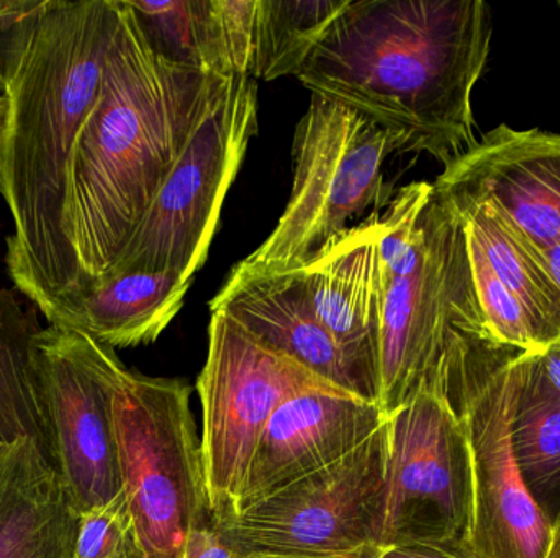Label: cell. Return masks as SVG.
I'll list each match as a JSON object with an SVG mask.
<instances>
[{
	"label": "cell",
	"instance_id": "cell-8",
	"mask_svg": "<svg viewBox=\"0 0 560 558\" xmlns=\"http://www.w3.org/2000/svg\"><path fill=\"white\" fill-rule=\"evenodd\" d=\"M256 130V82L226 79L107 275L171 272L194 281Z\"/></svg>",
	"mask_w": 560,
	"mask_h": 558
},
{
	"label": "cell",
	"instance_id": "cell-34",
	"mask_svg": "<svg viewBox=\"0 0 560 558\" xmlns=\"http://www.w3.org/2000/svg\"><path fill=\"white\" fill-rule=\"evenodd\" d=\"M382 550L378 547H369V549L359 550V553L349 554V556L322 557V558H377ZM243 558V557H242Z\"/></svg>",
	"mask_w": 560,
	"mask_h": 558
},
{
	"label": "cell",
	"instance_id": "cell-33",
	"mask_svg": "<svg viewBox=\"0 0 560 558\" xmlns=\"http://www.w3.org/2000/svg\"><path fill=\"white\" fill-rule=\"evenodd\" d=\"M546 558H560V510L555 523L551 524V543Z\"/></svg>",
	"mask_w": 560,
	"mask_h": 558
},
{
	"label": "cell",
	"instance_id": "cell-27",
	"mask_svg": "<svg viewBox=\"0 0 560 558\" xmlns=\"http://www.w3.org/2000/svg\"><path fill=\"white\" fill-rule=\"evenodd\" d=\"M48 0H0V88L7 92Z\"/></svg>",
	"mask_w": 560,
	"mask_h": 558
},
{
	"label": "cell",
	"instance_id": "cell-29",
	"mask_svg": "<svg viewBox=\"0 0 560 558\" xmlns=\"http://www.w3.org/2000/svg\"><path fill=\"white\" fill-rule=\"evenodd\" d=\"M377 558H477L464 550L444 549V547L407 546L382 550Z\"/></svg>",
	"mask_w": 560,
	"mask_h": 558
},
{
	"label": "cell",
	"instance_id": "cell-11",
	"mask_svg": "<svg viewBox=\"0 0 560 558\" xmlns=\"http://www.w3.org/2000/svg\"><path fill=\"white\" fill-rule=\"evenodd\" d=\"M388 465L378 549L431 546L469 553L472 462L466 428L441 387L387 419Z\"/></svg>",
	"mask_w": 560,
	"mask_h": 558
},
{
	"label": "cell",
	"instance_id": "cell-26",
	"mask_svg": "<svg viewBox=\"0 0 560 558\" xmlns=\"http://www.w3.org/2000/svg\"><path fill=\"white\" fill-rule=\"evenodd\" d=\"M217 7L230 75L253 79L259 0H217Z\"/></svg>",
	"mask_w": 560,
	"mask_h": 558
},
{
	"label": "cell",
	"instance_id": "cell-5",
	"mask_svg": "<svg viewBox=\"0 0 560 558\" xmlns=\"http://www.w3.org/2000/svg\"><path fill=\"white\" fill-rule=\"evenodd\" d=\"M522 351L495 343L486 330L454 334L443 393L466 428L472 462L469 553L477 558H546L551 524L526 490L512 444V415Z\"/></svg>",
	"mask_w": 560,
	"mask_h": 558
},
{
	"label": "cell",
	"instance_id": "cell-19",
	"mask_svg": "<svg viewBox=\"0 0 560 558\" xmlns=\"http://www.w3.org/2000/svg\"><path fill=\"white\" fill-rule=\"evenodd\" d=\"M450 203L463 218L466 238L482 251L500 281L522 301L549 346L555 344L560 340V287L542 249L492 202Z\"/></svg>",
	"mask_w": 560,
	"mask_h": 558
},
{
	"label": "cell",
	"instance_id": "cell-18",
	"mask_svg": "<svg viewBox=\"0 0 560 558\" xmlns=\"http://www.w3.org/2000/svg\"><path fill=\"white\" fill-rule=\"evenodd\" d=\"M192 281L171 272L105 275L49 318V327L89 334L104 346L151 344L177 317Z\"/></svg>",
	"mask_w": 560,
	"mask_h": 558
},
{
	"label": "cell",
	"instance_id": "cell-7",
	"mask_svg": "<svg viewBox=\"0 0 560 558\" xmlns=\"http://www.w3.org/2000/svg\"><path fill=\"white\" fill-rule=\"evenodd\" d=\"M398 143L351 108L312 95L293 136V186L275 231L232 271L266 277L300 271L368 206L387 202L384 164ZM400 154V153H398Z\"/></svg>",
	"mask_w": 560,
	"mask_h": 558
},
{
	"label": "cell",
	"instance_id": "cell-24",
	"mask_svg": "<svg viewBox=\"0 0 560 558\" xmlns=\"http://www.w3.org/2000/svg\"><path fill=\"white\" fill-rule=\"evenodd\" d=\"M474 290L487 334L495 343L522 353H542L549 344L532 314L505 287L479 248L466 238Z\"/></svg>",
	"mask_w": 560,
	"mask_h": 558
},
{
	"label": "cell",
	"instance_id": "cell-25",
	"mask_svg": "<svg viewBox=\"0 0 560 558\" xmlns=\"http://www.w3.org/2000/svg\"><path fill=\"white\" fill-rule=\"evenodd\" d=\"M74 558H130V523L124 497L79 517Z\"/></svg>",
	"mask_w": 560,
	"mask_h": 558
},
{
	"label": "cell",
	"instance_id": "cell-17",
	"mask_svg": "<svg viewBox=\"0 0 560 558\" xmlns=\"http://www.w3.org/2000/svg\"><path fill=\"white\" fill-rule=\"evenodd\" d=\"M79 513L36 439L0 442V558H74Z\"/></svg>",
	"mask_w": 560,
	"mask_h": 558
},
{
	"label": "cell",
	"instance_id": "cell-12",
	"mask_svg": "<svg viewBox=\"0 0 560 558\" xmlns=\"http://www.w3.org/2000/svg\"><path fill=\"white\" fill-rule=\"evenodd\" d=\"M55 465L79 517L124 497L114 392L124 364L89 334L48 327L35 337Z\"/></svg>",
	"mask_w": 560,
	"mask_h": 558
},
{
	"label": "cell",
	"instance_id": "cell-35",
	"mask_svg": "<svg viewBox=\"0 0 560 558\" xmlns=\"http://www.w3.org/2000/svg\"><path fill=\"white\" fill-rule=\"evenodd\" d=\"M559 5H560V3H559Z\"/></svg>",
	"mask_w": 560,
	"mask_h": 558
},
{
	"label": "cell",
	"instance_id": "cell-16",
	"mask_svg": "<svg viewBox=\"0 0 560 558\" xmlns=\"http://www.w3.org/2000/svg\"><path fill=\"white\" fill-rule=\"evenodd\" d=\"M210 310L223 311L276 353L359 399L378 403L377 393L355 372L316 317L302 272L266 277L230 274Z\"/></svg>",
	"mask_w": 560,
	"mask_h": 558
},
{
	"label": "cell",
	"instance_id": "cell-28",
	"mask_svg": "<svg viewBox=\"0 0 560 558\" xmlns=\"http://www.w3.org/2000/svg\"><path fill=\"white\" fill-rule=\"evenodd\" d=\"M183 558H242L220 536L212 521L197 526L187 539Z\"/></svg>",
	"mask_w": 560,
	"mask_h": 558
},
{
	"label": "cell",
	"instance_id": "cell-3",
	"mask_svg": "<svg viewBox=\"0 0 560 558\" xmlns=\"http://www.w3.org/2000/svg\"><path fill=\"white\" fill-rule=\"evenodd\" d=\"M101 88L79 134L68 187V226L84 292L112 271L229 78L154 55L127 0ZM81 295V294H79Z\"/></svg>",
	"mask_w": 560,
	"mask_h": 558
},
{
	"label": "cell",
	"instance_id": "cell-4",
	"mask_svg": "<svg viewBox=\"0 0 560 558\" xmlns=\"http://www.w3.org/2000/svg\"><path fill=\"white\" fill-rule=\"evenodd\" d=\"M378 256V406L388 419L421 390L441 387L457 330L486 324L463 218L430 182L401 187L388 203Z\"/></svg>",
	"mask_w": 560,
	"mask_h": 558
},
{
	"label": "cell",
	"instance_id": "cell-13",
	"mask_svg": "<svg viewBox=\"0 0 560 558\" xmlns=\"http://www.w3.org/2000/svg\"><path fill=\"white\" fill-rule=\"evenodd\" d=\"M453 203L492 202L546 249L560 238V134L500 124L433 182Z\"/></svg>",
	"mask_w": 560,
	"mask_h": 558
},
{
	"label": "cell",
	"instance_id": "cell-2",
	"mask_svg": "<svg viewBox=\"0 0 560 558\" xmlns=\"http://www.w3.org/2000/svg\"><path fill=\"white\" fill-rule=\"evenodd\" d=\"M492 29L482 0H351L296 79L447 167L477 141Z\"/></svg>",
	"mask_w": 560,
	"mask_h": 558
},
{
	"label": "cell",
	"instance_id": "cell-10",
	"mask_svg": "<svg viewBox=\"0 0 560 558\" xmlns=\"http://www.w3.org/2000/svg\"><path fill=\"white\" fill-rule=\"evenodd\" d=\"M312 390L341 389L265 346L229 314L212 311L209 353L197 379L210 520L235 514L253 455L276 409Z\"/></svg>",
	"mask_w": 560,
	"mask_h": 558
},
{
	"label": "cell",
	"instance_id": "cell-23",
	"mask_svg": "<svg viewBox=\"0 0 560 558\" xmlns=\"http://www.w3.org/2000/svg\"><path fill=\"white\" fill-rule=\"evenodd\" d=\"M351 0H259L253 79L299 75Z\"/></svg>",
	"mask_w": 560,
	"mask_h": 558
},
{
	"label": "cell",
	"instance_id": "cell-22",
	"mask_svg": "<svg viewBox=\"0 0 560 558\" xmlns=\"http://www.w3.org/2000/svg\"><path fill=\"white\" fill-rule=\"evenodd\" d=\"M127 3L154 55L190 71L232 78L217 0H127Z\"/></svg>",
	"mask_w": 560,
	"mask_h": 558
},
{
	"label": "cell",
	"instance_id": "cell-30",
	"mask_svg": "<svg viewBox=\"0 0 560 558\" xmlns=\"http://www.w3.org/2000/svg\"><path fill=\"white\" fill-rule=\"evenodd\" d=\"M539 363H541L542 373H545L552 389L560 393V340L539 353Z\"/></svg>",
	"mask_w": 560,
	"mask_h": 558
},
{
	"label": "cell",
	"instance_id": "cell-9",
	"mask_svg": "<svg viewBox=\"0 0 560 558\" xmlns=\"http://www.w3.org/2000/svg\"><path fill=\"white\" fill-rule=\"evenodd\" d=\"M387 465L385 423L328 467L235 517L210 521L243 558L339 557L378 547Z\"/></svg>",
	"mask_w": 560,
	"mask_h": 558
},
{
	"label": "cell",
	"instance_id": "cell-31",
	"mask_svg": "<svg viewBox=\"0 0 560 558\" xmlns=\"http://www.w3.org/2000/svg\"><path fill=\"white\" fill-rule=\"evenodd\" d=\"M10 104L7 92L0 88V173H2L3 147H5L7 127H9Z\"/></svg>",
	"mask_w": 560,
	"mask_h": 558
},
{
	"label": "cell",
	"instance_id": "cell-6",
	"mask_svg": "<svg viewBox=\"0 0 560 558\" xmlns=\"http://www.w3.org/2000/svg\"><path fill=\"white\" fill-rule=\"evenodd\" d=\"M114 425L130 558H183L192 531L210 518L189 385L124 366Z\"/></svg>",
	"mask_w": 560,
	"mask_h": 558
},
{
	"label": "cell",
	"instance_id": "cell-20",
	"mask_svg": "<svg viewBox=\"0 0 560 558\" xmlns=\"http://www.w3.org/2000/svg\"><path fill=\"white\" fill-rule=\"evenodd\" d=\"M35 311L0 287V442L33 438L55 465L51 423L36 360ZM56 467V465H55Z\"/></svg>",
	"mask_w": 560,
	"mask_h": 558
},
{
	"label": "cell",
	"instance_id": "cell-1",
	"mask_svg": "<svg viewBox=\"0 0 560 558\" xmlns=\"http://www.w3.org/2000/svg\"><path fill=\"white\" fill-rule=\"evenodd\" d=\"M118 19V0H48L7 88L0 173L13 218L7 271L46 321L84 292L68 226L69 169Z\"/></svg>",
	"mask_w": 560,
	"mask_h": 558
},
{
	"label": "cell",
	"instance_id": "cell-32",
	"mask_svg": "<svg viewBox=\"0 0 560 558\" xmlns=\"http://www.w3.org/2000/svg\"><path fill=\"white\" fill-rule=\"evenodd\" d=\"M542 256H545L546 264H548L552 277H555V281L558 282L560 287V238L555 242V245L542 249Z\"/></svg>",
	"mask_w": 560,
	"mask_h": 558
},
{
	"label": "cell",
	"instance_id": "cell-14",
	"mask_svg": "<svg viewBox=\"0 0 560 558\" xmlns=\"http://www.w3.org/2000/svg\"><path fill=\"white\" fill-rule=\"evenodd\" d=\"M385 423L378 403L342 390H312L287 400L259 439L235 514L345 458Z\"/></svg>",
	"mask_w": 560,
	"mask_h": 558
},
{
	"label": "cell",
	"instance_id": "cell-15",
	"mask_svg": "<svg viewBox=\"0 0 560 558\" xmlns=\"http://www.w3.org/2000/svg\"><path fill=\"white\" fill-rule=\"evenodd\" d=\"M381 219L346 229L302 269L316 317L378 396Z\"/></svg>",
	"mask_w": 560,
	"mask_h": 558
},
{
	"label": "cell",
	"instance_id": "cell-21",
	"mask_svg": "<svg viewBox=\"0 0 560 558\" xmlns=\"http://www.w3.org/2000/svg\"><path fill=\"white\" fill-rule=\"evenodd\" d=\"M512 444L523 482L549 524L560 510V393L542 373L539 353L522 354Z\"/></svg>",
	"mask_w": 560,
	"mask_h": 558
}]
</instances>
